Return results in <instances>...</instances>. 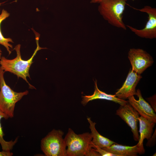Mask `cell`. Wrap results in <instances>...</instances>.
Listing matches in <instances>:
<instances>
[{"label":"cell","instance_id":"20","mask_svg":"<svg viewBox=\"0 0 156 156\" xmlns=\"http://www.w3.org/2000/svg\"><path fill=\"white\" fill-rule=\"evenodd\" d=\"M102 0H92L90 3H99ZM134 1V0H132Z\"/></svg>","mask_w":156,"mask_h":156},{"label":"cell","instance_id":"6","mask_svg":"<svg viewBox=\"0 0 156 156\" xmlns=\"http://www.w3.org/2000/svg\"><path fill=\"white\" fill-rule=\"evenodd\" d=\"M134 9L141 12L146 13L148 15V20L145 27L138 29L129 25H126L131 31L138 36L143 38L153 39L156 38V9L146 5L144 8Z\"/></svg>","mask_w":156,"mask_h":156},{"label":"cell","instance_id":"11","mask_svg":"<svg viewBox=\"0 0 156 156\" xmlns=\"http://www.w3.org/2000/svg\"><path fill=\"white\" fill-rule=\"evenodd\" d=\"M102 148L117 156H136L138 154H142L145 152L144 146H140L138 144L129 146L114 144L109 147Z\"/></svg>","mask_w":156,"mask_h":156},{"label":"cell","instance_id":"1","mask_svg":"<svg viewBox=\"0 0 156 156\" xmlns=\"http://www.w3.org/2000/svg\"><path fill=\"white\" fill-rule=\"evenodd\" d=\"M35 34L37 47L32 56L28 60H25L21 58L20 52L21 45L18 44L14 49V50L16 51L17 54L15 58L9 60L4 57H2L0 60V67L5 72H10L16 75L18 78H22L28 84L29 88L31 89L35 88L29 83L27 78L29 77L30 78L29 71L31 64L33 63V59L39 50L47 49L39 46L38 40L40 36L38 35V34Z\"/></svg>","mask_w":156,"mask_h":156},{"label":"cell","instance_id":"14","mask_svg":"<svg viewBox=\"0 0 156 156\" xmlns=\"http://www.w3.org/2000/svg\"><path fill=\"white\" fill-rule=\"evenodd\" d=\"M138 121L140 126V135L137 144L140 146H143L144 140L146 139L148 140L152 136L153 128L155 123L141 116L139 117Z\"/></svg>","mask_w":156,"mask_h":156},{"label":"cell","instance_id":"22","mask_svg":"<svg viewBox=\"0 0 156 156\" xmlns=\"http://www.w3.org/2000/svg\"></svg>","mask_w":156,"mask_h":156},{"label":"cell","instance_id":"10","mask_svg":"<svg viewBox=\"0 0 156 156\" xmlns=\"http://www.w3.org/2000/svg\"><path fill=\"white\" fill-rule=\"evenodd\" d=\"M142 78L141 75L138 74L130 68L123 85L116 92V96L125 100L130 96L135 95L136 87Z\"/></svg>","mask_w":156,"mask_h":156},{"label":"cell","instance_id":"12","mask_svg":"<svg viewBox=\"0 0 156 156\" xmlns=\"http://www.w3.org/2000/svg\"><path fill=\"white\" fill-rule=\"evenodd\" d=\"M94 82V91L93 94L91 95L82 96L81 104L86 105L90 101L93 100L101 99L111 101L118 103L120 105H123L128 102L125 100L120 99L117 97L115 94L112 95L107 94L100 90L97 86V80Z\"/></svg>","mask_w":156,"mask_h":156},{"label":"cell","instance_id":"13","mask_svg":"<svg viewBox=\"0 0 156 156\" xmlns=\"http://www.w3.org/2000/svg\"><path fill=\"white\" fill-rule=\"evenodd\" d=\"M87 120L90 124L89 127L92 137V142L93 148L95 146L101 148H106L113 144H116L114 141L101 135L95 128L96 123L93 122L90 118L88 117Z\"/></svg>","mask_w":156,"mask_h":156},{"label":"cell","instance_id":"16","mask_svg":"<svg viewBox=\"0 0 156 156\" xmlns=\"http://www.w3.org/2000/svg\"><path fill=\"white\" fill-rule=\"evenodd\" d=\"M10 14L6 10L3 9L0 14V44L3 46L6 49L9 55L11 54V52L10 48L12 49V45L10 44L9 42L13 43L12 39L10 38H5L2 35L0 25L2 21L8 17Z\"/></svg>","mask_w":156,"mask_h":156},{"label":"cell","instance_id":"4","mask_svg":"<svg viewBox=\"0 0 156 156\" xmlns=\"http://www.w3.org/2000/svg\"><path fill=\"white\" fill-rule=\"evenodd\" d=\"M5 71L0 67V111L4 113L8 118L14 116L16 103L29 92L26 90L18 92L14 91L5 83L4 78Z\"/></svg>","mask_w":156,"mask_h":156},{"label":"cell","instance_id":"8","mask_svg":"<svg viewBox=\"0 0 156 156\" xmlns=\"http://www.w3.org/2000/svg\"><path fill=\"white\" fill-rule=\"evenodd\" d=\"M116 114L131 128L134 140L138 141L139 138L138 127L139 117L138 113L128 102L123 105H120L116 111Z\"/></svg>","mask_w":156,"mask_h":156},{"label":"cell","instance_id":"19","mask_svg":"<svg viewBox=\"0 0 156 156\" xmlns=\"http://www.w3.org/2000/svg\"><path fill=\"white\" fill-rule=\"evenodd\" d=\"M13 154L10 152L5 151H2L0 152V156H11Z\"/></svg>","mask_w":156,"mask_h":156},{"label":"cell","instance_id":"17","mask_svg":"<svg viewBox=\"0 0 156 156\" xmlns=\"http://www.w3.org/2000/svg\"><path fill=\"white\" fill-rule=\"evenodd\" d=\"M93 148L100 155V156H117L116 155L107 152L99 147L95 146Z\"/></svg>","mask_w":156,"mask_h":156},{"label":"cell","instance_id":"9","mask_svg":"<svg viewBox=\"0 0 156 156\" xmlns=\"http://www.w3.org/2000/svg\"><path fill=\"white\" fill-rule=\"evenodd\" d=\"M135 95L138 97V100H136L133 96L128 98L129 103L141 116L156 123V115L155 111L143 98L139 89L136 91Z\"/></svg>","mask_w":156,"mask_h":156},{"label":"cell","instance_id":"23","mask_svg":"<svg viewBox=\"0 0 156 156\" xmlns=\"http://www.w3.org/2000/svg\"><path fill=\"white\" fill-rule=\"evenodd\" d=\"M1 3H0V5H1Z\"/></svg>","mask_w":156,"mask_h":156},{"label":"cell","instance_id":"18","mask_svg":"<svg viewBox=\"0 0 156 156\" xmlns=\"http://www.w3.org/2000/svg\"><path fill=\"white\" fill-rule=\"evenodd\" d=\"M156 94L147 98L148 101L149 102L151 105V106L155 112H156Z\"/></svg>","mask_w":156,"mask_h":156},{"label":"cell","instance_id":"21","mask_svg":"<svg viewBox=\"0 0 156 156\" xmlns=\"http://www.w3.org/2000/svg\"><path fill=\"white\" fill-rule=\"evenodd\" d=\"M1 53H2V51H1V49H0V59L1 58Z\"/></svg>","mask_w":156,"mask_h":156},{"label":"cell","instance_id":"2","mask_svg":"<svg viewBox=\"0 0 156 156\" xmlns=\"http://www.w3.org/2000/svg\"><path fill=\"white\" fill-rule=\"evenodd\" d=\"M64 140L66 146V156H100L93 148L91 133H75L71 128Z\"/></svg>","mask_w":156,"mask_h":156},{"label":"cell","instance_id":"5","mask_svg":"<svg viewBox=\"0 0 156 156\" xmlns=\"http://www.w3.org/2000/svg\"><path fill=\"white\" fill-rule=\"evenodd\" d=\"M64 133L53 129L41 142V150L47 156H66V145L63 138Z\"/></svg>","mask_w":156,"mask_h":156},{"label":"cell","instance_id":"3","mask_svg":"<svg viewBox=\"0 0 156 156\" xmlns=\"http://www.w3.org/2000/svg\"><path fill=\"white\" fill-rule=\"evenodd\" d=\"M127 0H102L98 10L103 18L111 25L125 30L123 14Z\"/></svg>","mask_w":156,"mask_h":156},{"label":"cell","instance_id":"15","mask_svg":"<svg viewBox=\"0 0 156 156\" xmlns=\"http://www.w3.org/2000/svg\"><path fill=\"white\" fill-rule=\"evenodd\" d=\"M2 118L7 119L8 118V117L4 113L0 111V144L1 146L2 151L10 152L17 142L18 138H16L14 141H7L4 140L3 138L4 133L1 123V120Z\"/></svg>","mask_w":156,"mask_h":156},{"label":"cell","instance_id":"7","mask_svg":"<svg viewBox=\"0 0 156 156\" xmlns=\"http://www.w3.org/2000/svg\"><path fill=\"white\" fill-rule=\"evenodd\" d=\"M128 58L131 69L140 75L152 66L154 62L151 55L141 49H130L128 52Z\"/></svg>","mask_w":156,"mask_h":156}]
</instances>
